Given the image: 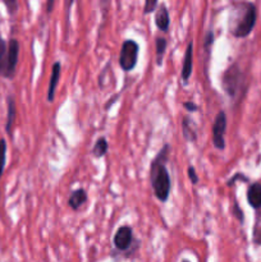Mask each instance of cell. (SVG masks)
<instances>
[{
	"label": "cell",
	"instance_id": "cell-1",
	"mask_svg": "<svg viewBox=\"0 0 261 262\" xmlns=\"http://www.w3.org/2000/svg\"><path fill=\"white\" fill-rule=\"evenodd\" d=\"M169 155V145L163 146L158 155L151 161L150 166V181L156 199L161 202H165L169 199L171 189V181L169 171L166 169V160Z\"/></svg>",
	"mask_w": 261,
	"mask_h": 262
},
{
	"label": "cell",
	"instance_id": "cell-2",
	"mask_svg": "<svg viewBox=\"0 0 261 262\" xmlns=\"http://www.w3.org/2000/svg\"><path fill=\"white\" fill-rule=\"evenodd\" d=\"M242 14L238 17V20L234 23L233 27H230V32L234 37L243 38L247 37L253 30L256 25V18H257V12L256 7L252 3H245L242 4Z\"/></svg>",
	"mask_w": 261,
	"mask_h": 262
},
{
	"label": "cell",
	"instance_id": "cell-3",
	"mask_svg": "<svg viewBox=\"0 0 261 262\" xmlns=\"http://www.w3.org/2000/svg\"><path fill=\"white\" fill-rule=\"evenodd\" d=\"M140 53V45L133 40H124L119 54V66L124 72H130L136 67Z\"/></svg>",
	"mask_w": 261,
	"mask_h": 262
},
{
	"label": "cell",
	"instance_id": "cell-4",
	"mask_svg": "<svg viewBox=\"0 0 261 262\" xmlns=\"http://www.w3.org/2000/svg\"><path fill=\"white\" fill-rule=\"evenodd\" d=\"M243 82V74L238 64H232L223 74V89L228 96L234 97L240 91Z\"/></svg>",
	"mask_w": 261,
	"mask_h": 262
},
{
	"label": "cell",
	"instance_id": "cell-5",
	"mask_svg": "<svg viewBox=\"0 0 261 262\" xmlns=\"http://www.w3.org/2000/svg\"><path fill=\"white\" fill-rule=\"evenodd\" d=\"M225 132H227V115L224 112H219L212 123V145L217 150L225 148Z\"/></svg>",
	"mask_w": 261,
	"mask_h": 262
},
{
	"label": "cell",
	"instance_id": "cell-6",
	"mask_svg": "<svg viewBox=\"0 0 261 262\" xmlns=\"http://www.w3.org/2000/svg\"><path fill=\"white\" fill-rule=\"evenodd\" d=\"M18 58H19V42L17 38H10L8 42V66L5 78H13L17 69Z\"/></svg>",
	"mask_w": 261,
	"mask_h": 262
},
{
	"label": "cell",
	"instance_id": "cell-7",
	"mask_svg": "<svg viewBox=\"0 0 261 262\" xmlns=\"http://www.w3.org/2000/svg\"><path fill=\"white\" fill-rule=\"evenodd\" d=\"M114 246L119 251H128L133 242V229L128 225L120 227L114 234Z\"/></svg>",
	"mask_w": 261,
	"mask_h": 262
},
{
	"label": "cell",
	"instance_id": "cell-8",
	"mask_svg": "<svg viewBox=\"0 0 261 262\" xmlns=\"http://www.w3.org/2000/svg\"><path fill=\"white\" fill-rule=\"evenodd\" d=\"M193 68V42H189L186 49V53L183 56V64H182V79L187 82L192 74Z\"/></svg>",
	"mask_w": 261,
	"mask_h": 262
},
{
	"label": "cell",
	"instance_id": "cell-9",
	"mask_svg": "<svg viewBox=\"0 0 261 262\" xmlns=\"http://www.w3.org/2000/svg\"><path fill=\"white\" fill-rule=\"evenodd\" d=\"M155 25L160 31L168 32L169 26H170V15L165 4L158 5V9L155 12Z\"/></svg>",
	"mask_w": 261,
	"mask_h": 262
},
{
	"label": "cell",
	"instance_id": "cell-10",
	"mask_svg": "<svg viewBox=\"0 0 261 262\" xmlns=\"http://www.w3.org/2000/svg\"><path fill=\"white\" fill-rule=\"evenodd\" d=\"M60 72H61V64L60 61H55L53 64V68H51V77L50 82H49V90H48V99L49 102L54 101V96H55V89L59 83V79H60Z\"/></svg>",
	"mask_w": 261,
	"mask_h": 262
},
{
	"label": "cell",
	"instance_id": "cell-11",
	"mask_svg": "<svg viewBox=\"0 0 261 262\" xmlns=\"http://www.w3.org/2000/svg\"><path fill=\"white\" fill-rule=\"evenodd\" d=\"M7 105H8V114H7V123H5V132L12 137L13 124H14L15 117H17V106H15L14 97L8 96Z\"/></svg>",
	"mask_w": 261,
	"mask_h": 262
},
{
	"label": "cell",
	"instance_id": "cell-12",
	"mask_svg": "<svg viewBox=\"0 0 261 262\" xmlns=\"http://www.w3.org/2000/svg\"><path fill=\"white\" fill-rule=\"evenodd\" d=\"M87 199H89V196H87V192L84 191L83 188L76 189V191L72 192L71 196H69V200H68L69 207H71L72 210H74V211H77L82 205L86 204Z\"/></svg>",
	"mask_w": 261,
	"mask_h": 262
},
{
	"label": "cell",
	"instance_id": "cell-13",
	"mask_svg": "<svg viewBox=\"0 0 261 262\" xmlns=\"http://www.w3.org/2000/svg\"><path fill=\"white\" fill-rule=\"evenodd\" d=\"M247 201L253 209H261V183L251 184L247 191Z\"/></svg>",
	"mask_w": 261,
	"mask_h": 262
},
{
	"label": "cell",
	"instance_id": "cell-14",
	"mask_svg": "<svg viewBox=\"0 0 261 262\" xmlns=\"http://www.w3.org/2000/svg\"><path fill=\"white\" fill-rule=\"evenodd\" d=\"M182 133H183V137L186 141H188V142H196V130L193 129V124H192L191 119L188 117H183V119H182Z\"/></svg>",
	"mask_w": 261,
	"mask_h": 262
},
{
	"label": "cell",
	"instance_id": "cell-15",
	"mask_svg": "<svg viewBox=\"0 0 261 262\" xmlns=\"http://www.w3.org/2000/svg\"><path fill=\"white\" fill-rule=\"evenodd\" d=\"M8 66V43L0 36V76L5 77Z\"/></svg>",
	"mask_w": 261,
	"mask_h": 262
},
{
	"label": "cell",
	"instance_id": "cell-16",
	"mask_svg": "<svg viewBox=\"0 0 261 262\" xmlns=\"http://www.w3.org/2000/svg\"><path fill=\"white\" fill-rule=\"evenodd\" d=\"M109 150V143H107L106 138L100 137L99 140L96 141V143L94 145V148H92V154H94L95 158H102L105 156V154Z\"/></svg>",
	"mask_w": 261,
	"mask_h": 262
},
{
	"label": "cell",
	"instance_id": "cell-17",
	"mask_svg": "<svg viewBox=\"0 0 261 262\" xmlns=\"http://www.w3.org/2000/svg\"><path fill=\"white\" fill-rule=\"evenodd\" d=\"M156 63H158V66H161V63H163V56L164 54H165V50H166V40L164 37H158L156 38Z\"/></svg>",
	"mask_w": 261,
	"mask_h": 262
},
{
	"label": "cell",
	"instance_id": "cell-18",
	"mask_svg": "<svg viewBox=\"0 0 261 262\" xmlns=\"http://www.w3.org/2000/svg\"><path fill=\"white\" fill-rule=\"evenodd\" d=\"M5 163H7V141L0 138V178L4 173Z\"/></svg>",
	"mask_w": 261,
	"mask_h": 262
},
{
	"label": "cell",
	"instance_id": "cell-19",
	"mask_svg": "<svg viewBox=\"0 0 261 262\" xmlns=\"http://www.w3.org/2000/svg\"><path fill=\"white\" fill-rule=\"evenodd\" d=\"M158 5V0H146L145 7H143V14H150V13L155 12Z\"/></svg>",
	"mask_w": 261,
	"mask_h": 262
},
{
	"label": "cell",
	"instance_id": "cell-20",
	"mask_svg": "<svg viewBox=\"0 0 261 262\" xmlns=\"http://www.w3.org/2000/svg\"><path fill=\"white\" fill-rule=\"evenodd\" d=\"M187 171H188V178H189V181L192 182V184L199 183V176L196 174V169H194L192 165H189L188 170Z\"/></svg>",
	"mask_w": 261,
	"mask_h": 262
},
{
	"label": "cell",
	"instance_id": "cell-21",
	"mask_svg": "<svg viewBox=\"0 0 261 262\" xmlns=\"http://www.w3.org/2000/svg\"><path fill=\"white\" fill-rule=\"evenodd\" d=\"M253 243L257 246H261V225H257V227L253 229Z\"/></svg>",
	"mask_w": 261,
	"mask_h": 262
},
{
	"label": "cell",
	"instance_id": "cell-22",
	"mask_svg": "<svg viewBox=\"0 0 261 262\" xmlns=\"http://www.w3.org/2000/svg\"><path fill=\"white\" fill-rule=\"evenodd\" d=\"M233 215L237 217L238 222L243 223V211L241 210V207L238 206L237 202H234V205H233Z\"/></svg>",
	"mask_w": 261,
	"mask_h": 262
},
{
	"label": "cell",
	"instance_id": "cell-23",
	"mask_svg": "<svg viewBox=\"0 0 261 262\" xmlns=\"http://www.w3.org/2000/svg\"><path fill=\"white\" fill-rule=\"evenodd\" d=\"M4 4H5V7L8 8V10H9L10 14H13V13H14L18 8V3L15 2V0H8V2L5 0Z\"/></svg>",
	"mask_w": 261,
	"mask_h": 262
},
{
	"label": "cell",
	"instance_id": "cell-24",
	"mask_svg": "<svg viewBox=\"0 0 261 262\" xmlns=\"http://www.w3.org/2000/svg\"><path fill=\"white\" fill-rule=\"evenodd\" d=\"M212 42H214V32H212V31H209V32L206 33V36H205V48L207 49Z\"/></svg>",
	"mask_w": 261,
	"mask_h": 262
},
{
	"label": "cell",
	"instance_id": "cell-25",
	"mask_svg": "<svg viewBox=\"0 0 261 262\" xmlns=\"http://www.w3.org/2000/svg\"><path fill=\"white\" fill-rule=\"evenodd\" d=\"M183 107L186 110H188L189 113H193V112H196L197 109H199V106H197V105L194 104V102H191V101L183 102Z\"/></svg>",
	"mask_w": 261,
	"mask_h": 262
},
{
	"label": "cell",
	"instance_id": "cell-26",
	"mask_svg": "<svg viewBox=\"0 0 261 262\" xmlns=\"http://www.w3.org/2000/svg\"><path fill=\"white\" fill-rule=\"evenodd\" d=\"M118 97H119V94H117V95H114V96H113V99H110L109 101L106 102V105H105V109H109V106H112L113 104H114V101L115 100H118Z\"/></svg>",
	"mask_w": 261,
	"mask_h": 262
},
{
	"label": "cell",
	"instance_id": "cell-27",
	"mask_svg": "<svg viewBox=\"0 0 261 262\" xmlns=\"http://www.w3.org/2000/svg\"><path fill=\"white\" fill-rule=\"evenodd\" d=\"M53 5H54V2H50L48 4V13L51 12V9H53Z\"/></svg>",
	"mask_w": 261,
	"mask_h": 262
},
{
	"label": "cell",
	"instance_id": "cell-28",
	"mask_svg": "<svg viewBox=\"0 0 261 262\" xmlns=\"http://www.w3.org/2000/svg\"><path fill=\"white\" fill-rule=\"evenodd\" d=\"M182 262H189V261H188V260H183Z\"/></svg>",
	"mask_w": 261,
	"mask_h": 262
}]
</instances>
